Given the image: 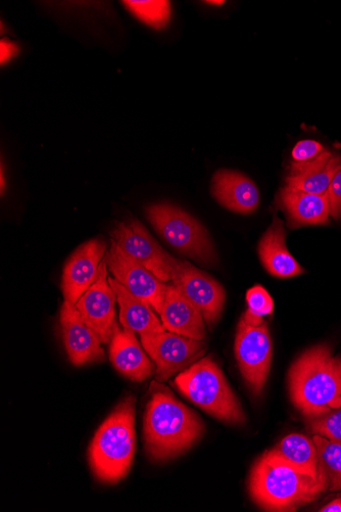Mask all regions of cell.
Here are the masks:
<instances>
[{"instance_id":"obj_1","label":"cell","mask_w":341,"mask_h":512,"mask_svg":"<svg viewBox=\"0 0 341 512\" xmlns=\"http://www.w3.org/2000/svg\"><path fill=\"white\" fill-rule=\"evenodd\" d=\"M146 407L143 423L146 453L155 462L176 458L197 444L206 427L200 416L158 385Z\"/></svg>"},{"instance_id":"obj_2","label":"cell","mask_w":341,"mask_h":512,"mask_svg":"<svg viewBox=\"0 0 341 512\" xmlns=\"http://www.w3.org/2000/svg\"><path fill=\"white\" fill-rule=\"evenodd\" d=\"M327 489L323 473L315 479L267 452L254 464L249 482L251 497L266 511H296L318 499Z\"/></svg>"},{"instance_id":"obj_3","label":"cell","mask_w":341,"mask_h":512,"mask_svg":"<svg viewBox=\"0 0 341 512\" xmlns=\"http://www.w3.org/2000/svg\"><path fill=\"white\" fill-rule=\"evenodd\" d=\"M288 385L292 402L309 418L341 407V381L328 345L304 352L289 370Z\"/></svg>"},{"instance_id":"obj_4","label":"cell","mask_w":341,"mask_h":512,"mask_svg":"<svg viewBox=\"0 0 341 512\" xmlns=\"http://www.w3.org/2000/svg\"><path fill=\"white\" fill-rule=\"evenodd\" d=\"M136 398L126 397L95 433L88 450L97 480L117 484L129 474L136 450Z\"/></svg>"},{"instance_id":"obj_5","label":"cell","mask_w":341,"mask_h":512,"mask_svg":"<svg viewBox=\"0 0 341 512\" xmlns=\"http://www.w3.org/2000/svg\"><path fill=\"white\" fill-rule=\"evenodd\" d=\"M175 386L185 398L216 420L228 425L246 423L240 402L212 357L202 358L181 371Z\"/></svg>"},{"instance_id":"obj_6","label":"cell","mask_w":341,"mask_h":512,"mask_svg":"<svg viewBox=\"0 0 341 512\" xmlns=\"http://www.w3.org/2000/svg\"><path fill=\"white\" fill-rule=\"evenodd\" d=\"M145 212L158 235L172 248L205 265L217 263L209 232L196 218L169 203L153 204Z\"/></svg>"},{"instance_id":"obj_7","label":"cell","mask_w":341,"mask_h":512,"mask_svg":"<svg viewBox=\"0 0 341 512\" xmlns=\"http://www.w3.org/2000/svg\"><path fill=\"white\" fill-rule=\"evenodd\" d=\"M272 355V340L267 321L252 325L241 318L235 338V357L243 380L254 396L261 395L266 385Z\"/></svg>"},{"instance_id":"obj_8","label":"cell","mask_w":341,"mask_h":512,"mask_svg":"<svg viewBox=\"0 0 341 512\" xmlns=\"http://www.w3.org/2000/svg\"><path fill=\"white\" fill-rule=\"evenodd\" d=\"M112 240L136 262L153 272L162 282H170L180 259L168 254L137 219L116 224Z\"/></svg>"},{"instance_id":"obj_9","label":"cell","mask_w":341,"mask_h":512,"mask_svg":"<svg viewBox=\"0 0 341 512\" xmlns=\"http://www.w3.org/2000/svg\"><path fill=\"white\" fill-rule=\"evenodd\" d=\"M143 349L156 363V379L166 382L203 357L204 341L193 340L170 332L140 335Z\"/></svg>"},{"instance_id":"obj_10","label":"cell","mask_w":341,"mask_h":512,"mask_svg":"<svg viewBox=\"0 0 341 512\" xmlns=\"http://www.w3.org/2000/svg\"><path fill=\"white\" fill-rule=\"evenodd\" d=\"M105 261L115 279L133 296L150 304L160 314L168 285L153 272L125 254L114 240Z\"/></svg>"},{"instance_id":"obj_11","label":"cell","mask_w":341,"mask_h":512,"mask_svg":"<svg viewBox=\"0 0 341 512\" xmlns=\"http://www.w3.org/2000/svg\"><path fill=\"white\" fill-rule=\"evenodd\" d=\"M171 282L201 311L209 329H213L222 315L226 300L221 284L183 260H179Z\"/></svg>"},{"instance_id":"obj_12","label":"cell","mask_w":341,"mask_h":512,"mask_svg":"<svg viewBox=\"0 0 341 512\" xmlns=\"http://www.w3.org/2000/svg\"><path fill=\"white\" fill-rule=\"evenodd\" d=\"M117 295L108 279V264L103 260L95 283L82 295L75 307L83 321L108 344L116 325L115 304Z\"/></svg>"},{"instance_id":"obj_13","label":"cell","mask_w":341,"mask_h":512,"mask_svg":"<svg viewBox=\"0 0 341 512\" xmlns=\"http://www.w3.org/2000/svg\"><path fill=\"white\" fill-rule=\"evenodd\" d=\"M107 253V244L94 239L80 246L64 268L62 291L65 301L76 305L82 295L95 283Z\"/></svg>"},{"instance_id":"obj_14","label":"cell","mask_w":341,"mask_h":512,"mask_svg":"<svg viewBox=\"0 0 341 512\" xmlns=\"http://www.w3.org/2000/svg\"><path fill=\"white\" fill-rule=\"evenodd\" d=\"M60 324L63 342L73 365L83 366L105 359L102 341L83 321L75 305L64 302Z\"/></svg>"},{"instance_id":"obj_15","label":"cell","mask_w":341,"mask_h":512,"mask_svg":"<svg viewBox=\"0 0 341 512\" xmlns=\"http://www.w3.org/2000/svg\"><path fill=\"white\" fill-rule=\"evenodd\" d=\"M212 195L225 209L238 214H252L259 208L260 192L247 175L222 169L212 179Z\"/></svg>"},{"instance_id":"obj_16","label":"cell","mask_w":341,"mask_h":512,"mask_svg":"<svg viewBox=\"0 0 341 512\" xmlns=\"http://www.w3.org/2000/svg\"><path fill=\"white\" fill-rule=\"evenodd\" d=\"M160 315L166 331L193 340L207 339L201 311L174 284L167 287Z\"/></svg>"},{"instance_id":"obj_17","label":"cell","mask_w":341,"mask_h":512,"mask_svg":"<svg viewBox=\"0 0 341 512\" xmlns=\"http://www.w3.org/2000/svg\"><path fill=\"white\" fill-rule=\"evenodd\" d=\"M341 168V156L325 150L305 163L292 162L285 178L289 188L315 195H325L335 173Z\"/></svg>"},{"instance_id":"obj_18","label":"cell","mask_w":341,"mask_h":512,"mask_svg":"<svg viewBox=\"0 0 341 512\" xmlns=\"http://www.w3.org/2000/svg\"><path fill=\"white\" fill-rule=\"evenodd\" d=\"M137 341L134 332L121 331L116 325L111 339L110 359L122 376L133 381L143 382L154 374V365Z\"/></svg>"},{"instance_id":"obj_19","label":"cell","mask_w":341,"mask_h":512,"mask_svg":"<svg viewBox=\"0 0 341 512\" xmlns=\"http://www.w3.org/2000/svg\"><path fill=\"white\" fill-rule=\"evenodd\" d=\"M277 205L286 215L290 227L329 223L328 195H315L285 185L277 197Z\"/></svg>"},{"instance_id":"obj_20","label":"cell","mask_w":341,"mask_h":512,"mask_svg":"<svg viewBox=\"0 0 341 512\" xmlns=\"http://www.w3.org/2000/svg\"><path fill=\"white\" fill-rule=\"evenodd\" d=\"M259 256L266 270L275 277L290 278L305 272L288 251L284 224L277 216L260 241Z\"/></svg>"},{"instance_id":"obj_21","label":"cell","mask_w":341,"mask_h":512,"mask_svg":"<svg viewBox=\"0 0 341 512\" xmlns=\"http://www.w3.org/2000/svg\"><path fill=\"white\" fill-rule=\"evenodd\" d=\"M109 283L117 295L120 322L124 330L139 335L166 331L150 304L133 296L117 279L109 278Z\"/></svg>"},{"instance_id":"obj_22","label":"cell","mask_w":341,"mask_h":512,"mask_svg":"<svg viewBox=\"0 0 341 512\" xmlns=\"http://www.w3.org/2000/svg\"><path fill=\"white\" fill-rule=\"evenodd\" d=\"M267 453L289 467L315 479L322 474L319 468L316 444L314 440L305 435H288Z\"/></svg>"},{"instance_id":"obj_23","label":"cell","mask_w":341,"mask_h":512,"mask_svg":"<svg viewBox=\"0 0 341 512\" xmlns=\"http://www.w3.org/2000/svg\"><path fill=\"white\" fill-rule=\"evenodd\" d=\"M318 452L319 468L324 474L330 491L341 490V444L315 435L313 438Z\"/></svg>"},{"instance_id":"obj_24","label":"cell","mask_w":341,"mask_h":512,"mask_svg":"<svg viewBox=\"0 0 341 512\" xmlns=\"http://www.w3.org/2000/svg\"><path fill=\"white\" fill-rule=\"evenodd\" d=\"M123 5L138 20L155 29H164L171 18V5L166 0H154V2H123Z\"/></svg>"},{"instance_id":"obj_25","label":"cell","mask_w":341,"mask_h":512,"mask_svg":"<svg viewBox=\"0 0 341 512\" xmlns=\"http://www.w3.org/2000/svg\"><path fill=\"white\" fill-rule=\"evenodd\" d=\"M248 310L242 316L252 325H260L265 320L264 316L272 314L274 310V302L270 294L262 286H256L247 293Z\"/></svg>"},{"instance_id":"obj_26","label":"cell","mask_w":341,"mask_h":512,"mask_svg":"<svg viewBox=\"0 0 341 512\" xmlns=\"http://www.w3.org/2000/svg\"><path fill=\"white\" fill-rule=\"evenodd\" d=\"M311 431L333 443L341 444V410L311 418Z\"/></svg>"},{"instance_id":"obj_27","label":"cell","mask_w":341,"mask_h":512,"mask_svg":"<svg viewBox=\"0 0 341 512\" xmlns=\"http://www.w3.org/2000/svg\"><path fill=\"white\" fill-rule=\"evenodd\" d=\"M326 149L318 142L306 139L299 142L292 150V162L305 163L319 157Z\"/></svg>"},{"instance_id":"obj_28","label":"cell","mask_w":341,"mask_h":512,"mask_svg":"<svg viewBox=\"0 0 341 512\" xmlns=\"http://www.w3.org/2000/svg\"><path fill=\"white\" fill-rule=\"evenodd\" d=\"M330 216L335 220L341 219V168L335 173L327 192Z\"/></svg>"},{"instance_id":"obj_29","label":"cell","mask_w":341,"mask_h":512,"mask_svg":"<svg viewBox=\"0 0 341 512\" xmlns=\"http://www.w3.org/2000/svg\"><path fill=\"white\" fill-rule=\"evenodd\" d=\"M19 53L20 48L17 43L11 42L8 39H3L0 42V62H2V65L12 61Z\"/></svg>"},{"instance_id":"obj_30","label":"cell","mask_w":341,"mask_h":512,"mask_svg":"<svg viewBox=\"0 0 341 512\" xmlns=\"http://www.w3.org/2000/svg\"><path fill=\"white\" fill-rule=\"evenodd\" d=\"M321 512H341V499H336L322 507Z\"/></svg>"},{"instance_id":"obj_31","label":"cell","mask_w":341,"mask_h":512,"mask_svg":"<svg viewBox=\"0 0 341 512\" xmlns=\"http://www.w3.org/2000/svg\"><path fill=\"white\" fill-rule=\"evenodd\" d=\"M205 4L211 5V6H223L225 2H218V0H210V2H206Z\"/></svg>"},{"instance_id":"obj_32","label":"cell","mask_w":341,"mask_h":512,"mask_svg":"<svg viewBox=\"0 0 341 512\" xmlns=\"http://www.w3.org/2000/svg\"><path fill=\"white\" fill-rule=\"evenodd\" d=\"M5 173H4V165H2V194L5 193Z\"/></svg>"},{"instance_id":"obj_33","label":"cell","mask_w":341,"mask_h":512,"mask_svg":"<svg viewBox=\"0 0 341 512\" xmlns=\"http://www.w3.org/2000/svg\"><path fill=\"white\" fill-rule=\"evenodd\" d=\"M336 364H337L338 374H339L340 381H341V358H336Z\"/></svg>"}]
</instances>
